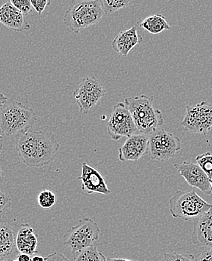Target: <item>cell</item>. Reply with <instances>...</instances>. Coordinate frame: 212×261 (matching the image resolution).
I'll list each match as a JSON object with an SVG mask.
<instances>
[{
    "instance_id": "cell-1",
    "label": "cell",
    "mask_w": 212,
    "mask_h": 261,
    "mask_svg": "<svg viewBox=\"0 0 212 261\" xmlns=\"http://www.w3.org/2000/svg\"><path fill=\"white\" fill-rule=\"evenodd\" d=\"M15 146L26 166L41 168L54 160L60 144L52 132L29 130L15 135Z\"/></svg>"
},
{
    "instance_id": "cell-2",
    "label": "cell",
    "mask_w": 212,
    "mask_h": 261,
    "mask_svg": "<svg viewBox=\"0 0 212 261\" xmlns=\"http://www.w3.org/2000/svg\"><path fill=\"white\" fill-rule=\"evenodd\" d=\"M154 97L145 94L127 97L125 105L129 110L137 130L141 134L151 135L164 123L163 114L153 106Z\"/></svg>"
},
{
    "instance_id": "cell-3",
    "label": "cell",
    "mask_w": 212,
    "mask_h": 261,
    "mask_svg": "<svg viewBox=\"0 0 212 261\" xmlns=\"http://www.w3.org/2000/svg\"><path fill=\"white\" fill-rule=\"evenodd\" d=\"M37 120L32 108L16 100L8 99L0 108V129L6 136L28 132Z\"/></svg>"
},
{
    "instance_id": "cell-4",
    "label": "cell",
    "mask_w": 212,
    "mask_h": 261,
    "mask_svg": "<svg viewBox=\"0 0 212 261\" xmlns=\"http://www.w3.org/2000/svg\"><path fill=\"white\" fill-rule=\"evenodd\" d=\"M100 0H76L69 6L63 18V23L75 34L97 24L104 17Z\"/></svg>"
},
{
    "instance_id": "cell-5",
    "label": "cell",
    "mask_w": 212,
    "mask_h": 261,
    "mask_svg": "<svg viewBox=\"0 0 212 261\" xmlns=\"http://www.w3.org/2000/svg\"><path fill=\"white\" fill-rule=\"evenodd\" d=\"M169 211L174 218L194 220L212 208V205L204 200L193 190L176 192L169 201Z\"/></svg>"
},
{
    "instance_id": "cell-6",
    "label": "cell",
    "mask_w": 212,
    "mask_h": 261,
    "mask_svg": "<svg viewBox=\"0 0 212 261\" xmlns=\"http://www.w3.org/2000/svg\"><path fill=\"white\" fill-rule=\"evenodd\" d=\"M100 233V227L97 222L92 218H85L66 232L63 237V243L70 247L73 255H75L78 251L92 246L99 240Z\"/></svg>"
},
{
    "instance_id": "cell-7",
    "label": "cell",
    "mask_w": 212,
    "mask_h": 261,
    "mask_svg": "<svg viewBox=\"0 0 212 261\" xmlns=\"http://www.w3.org/2000/svg\"><path fill=\"white\" fill-rule=\"evenodd\" d=\"M181 148L180 138L167 130L158 129L149 135V154L153 160L169 161Z\"/></svg>"
},
{
    "instance_id": "cell-8",
    "label": "cell",
    "mask_w": 212,
    "mask_h": 261,
    "mask_svg": "<svg viewBox=\"0 0 212 261\" xmlns=\"http://www.w3.org/2000/svg\"><path fill=\"white\" fill-rule=\"evenodd\" d=\"M186 115L180 125L195 134L206 135L212 128V103L207 101L186 105Z\"/></svg>"
},
{
    "instance_id": "cell-9",
    "label": "cell",
    "mask_w": 212,
    "mask_h": 261,
    "mask_svg": "<svg viewBox=\"0 0 212 261\" xmlns=\"http://www.w3.org/2000/svg\"><path fill=\"white\" fill-rule=\"evenodd\" d=\"M106 92L104 86L96 77L86 76L82 80L73 96L80 112L87 114L104 97Z\"/></svg>"
},
{
    "instance_id": "cell-10",
    "label": "cell",
    "mask_w": 212,
    "mask_h": 261,
    "mask_svg": "<svg viewBox=\"0 0 212 261\" xmlns=\"http://www.w3.org/2000/svg\"><path fill=\"white\" fill-rule=\"evenodd\" d=\"M107 130L110 138L114 141H119L122 137L128 138L138 130L125 103H118L114 107L107 123Z\"/></svg>"
},
{
    "instance_id": "cell-11",
    "label": "cell",
    "mask_w": 212,
    "mask_h": 261,
    "mask_svg": "<svg viewBox=\"0 0 212 261\" xmlns=\"http://www.w3.org/2000/svg\"><path fill=\"white\" fill-rule=\"evenodd\" d=\"M174 167L188 185L199 189L205 194H211V179L197 163L184 161L182 163H175Z\"/></svg>"
},
{
    "instance_id": "cell-12",
    "label": "cell",
    "mask_w": 212,
    "mask_h": 261,
    "mask_svg": "<svg viewBox=\"0 0 212 261\" xmlns=\"http://www.w3.org/2000/svg\"><path fill=\"white\" fill-rule=\"evenodd\" d=\"M149 153V135L135 134L127 138L119 149V160L122 162H138Z\"/></svg>"
},
{
    "instance_id": "cell-13",
    "label": "cell",
    "mask_w": 212,
    "mask_h": 261,
    "mask_svg": "<svg viewBox=\"0 0 212 261\" xmlns=\"http://www.w3.org/2000/svg\"><path fill=\"white\" fill-rule=\"evenodd\" d=\"M78 179L81 181L82 190L86 194L109 195L111 193L102 174L85 162L82 163L81 175Z\"/></svg>"
},
{
    "instance_id": "cell-14",
    "label": "cell",
    "mask_w": 212,
    "mask_h": 261,
    "mask_svg": "<svg viewBox=\"0 0 212 261\" xmlns=\"http://www.w3.org/2000/svg\"><path fill=\"white\" fill-rule=\"evenodd\" d=\"M191 239L199 248H212V208L193 220Z\"/></svg>"
},
{
    "instance_id": "cell-15",
    "label": "cell",
    "mask_w": 212,
    "mask_h": 261,
    "mask_svg": "<svg viewBox=\"0 0 212 261\" xmlns=\"http://www.w3.org/2000/svg\"><path fill=\"white\" fill-rule=\"evenodd\" d=\"M0 23L17 32L31 30L25 15L10 3H4L0 7Z\"/></svg>"
},
{
    "instance_id": "cell-16",
    "label": "cell",
    "mask_w": 212,
    "mask_h": 261,
    "mask_svg": "<svg viewBox=\"0 0 212 261\" xmlns=\"http://www.w3.org/2000/svg\"><path fill=\"white\" fill-rule=\"evenodd\" d=\"M17 250L22 254L32 256L37 253L38 239L34 229L30 225L20 224L15 233Z\"/></svg>"
},
{
    "instance_id": "cell-17",
    "label": "cell",
    "mask_w": 212,
    "mask_h": 261,
    "mask_svg": "<svg viewBox=\"0 0 212 261\" xmlns=\"http://www.w3.org/2000/svg\"><path fill=\"white\" fill-rule=\"evenodd\" d=\"M142 41L143 38L138 35L136 26H133L116 36L112 42V48L121 56H127Z\"/></svg>"
},
{
    "instance_id": "cell-18",
    "label": "cell",
    "mask_w": 212,
    "mask_h": 261,
    "mask_svg": "<svg viewBox=\"0 0 212 261\" xmlns=\"http://www.w3.org/2000/svg\"><path fill=\"white\" fill-rule=\"evenodd\" d=\"M17 251L15 230L10 225L0 223V259H5Z\"/></svg>"
},
{
    "instance_id": "cell-19",
    "label": "cell",
    "mask_w": 212,
    "mask_h": 261,
    "mask_svg": "<svg viewBox=\"0 0 212 261\" xmlns=\"http://www.w3.org/2000/svg\"><path fill=\"white\" fill-rule=\"evenodd\" d=\"M139 26L151 34H158L171 29L170 25L161 15H150L140 23Z\"/></svg>"
},
{
    "instance_id": "cell-20",
    "label": "cell",
    "mask_w": 212,
    "mask_h": 261,
    "mask_svg": "<svg viewBox=\"0 0 212 261\" xmlns=\"http://www.w3.org/2000/svg\"><path fill=\"white\" fill-rule=\"evenodd\" d=\"M73 257L75 261H107V257L93 245L78 251Z\"/></svg>"
},
{
    "instance_id": "cell-21",
    "label": "cell",
    "mask_w": 212,
    "mask_h": 261,
    "mask_svg": "<svg viewBox=\"0 0 212 261\" xmlns=\"http://www.w3.org/2000/svg\"><path fill=\"white\" fill-rule=\"evenodd\" d=\"M134 0H100L107 14H112L128 7Z\"/></svg>"
},
{
    "instance_id": "cell-22",
    "label": "cell",
    "mask_w": 212,
    "mask_h": 261,
    "mask_svg": "<svg viewBox=\"0 0 212 261\" xmlns=\"http://www.w3.org/2000/svg\"><path fill=\"white\" fill-rule=\"evenodd\" d=\"M37 202L42 209H50L56 203V196L49 190H42L37 197Z\"/></svg>"
},
{
    "instance_id": "cell-23",
    "label": "cell",
    "mask_w": 212,
    "mask_h": 261,
    "mask_svg": "<svg viewBox=\"0 0 212 261\" xmlns=\"http://www.w3.org/2000/svg\"><path fill=\"white\" fill-rule=\"evenodd\" d=\"M196 163L203 170L204 172L212 179V154L205 152L196 157Z\"/></svg>"
},
{
    "instance_id": "cell-24",
    "label": "cell",
    "mask_w": 212,
    "mask_h": 261,
    "mask_svg": "<svg viewBox=\"0 0 212 261\" xmlns=\"http://www.w3.org/2000/svg\"><path fill=\"white\" fill-rule=\"evenodd\" d=\"M9 3L20 10L25 16L32 12L33 8L31 0H9Z\"/></svg>"
},
{
    "instance_id": "cell-25",
    "label": "cell",
    "mask_w": 212,
    "mask_h": 261,
    "mask_svg": "<svg viewBox=\"0 0 212 261\" xmlns=\"http://www.w3.org/2000/svg\"><path fill=\"white\" fill-rule=\"evenodd\" d=\"M161 261H196L193 256H185L177 252L165 253Z\"/></svg>"
},
{
    "instance_id": "cell-26",
    "label": "cell",
    "mask_w": 212,
    "mask_h": 261,
    "mask_svg": "<svg viewBox=\"0 0 212 261\" xmlns=\"http://www.w3.org/2000/svg\"><path fill=\"white\" fill-rule=\"evenodd\" d=\"M12 200L9 194L0 189V216L2 214L12 207Z\"/></svg>"
},
{
    "instance_id": "cell-27",
    "label": "cell",
    "mask_w": 212,
    "mask_h": 261,
    "mask_svg": "<svg viewBox=\"0 0 212 261\" xmlns=\"http://www.w3.org/2000/svg\"><path fill=\"white\" fill-rule=\"evenodd\" d=\"M31 3L34 10L41 15L43 13L45 8L49 6L51 0H31Z\"/></svg>"
},
{
    "instance_id": "cell-28",
    "label": "cell",
    "mask_w": 212,
    "mask_h": 261,
    "mask_svg": "<svg viewBox=\"0 0 212 261\" xmlns=\"http://www.w3.org/2000/svg\"><path fill=\"white\" fill-rule=\"evenodd\" d=\"M45 261H70L64 254L59 252H54L45 257Z\"/></svg>"
},
{
    "instance_id": "cell-29",
    "label": "cell",
    "mask_w": 212,
    "mask_h": 261,
    "mask_svg": "<svg viewBox=\"0 0 212 261\" xmlns=\"http://www.w3.org/2000/svg\"><path fill=\"white\" fill-rule=\"evenodd\" d=\"M196 261H212V248L202 251Z\"/></svg>"
},
{
    "instance_id": "cell-30",
    "label": "cell",
    "mask_w": 212,
    "mask_h": 261,
    "mask_svg": "<svg viewBox=\"0 0 212 261\" xmlns=\"http://www.w3.org/2000/svg\"><path fill=\"white\" fill-rule=\"evenodd\" d=\"M17 260H18V261H31V256L28 255V254L20 253V254L17 257Z\"/></svg>"
},
{
    "instance_id": "cell-31",
    "label": "cell",
    "mask_w": 212,
    "mask_h": 261,
    "mask_svg": "<svg viewBox=\"0 0 212 261\" xmlns=\"http://www.w3.org/2000/svg\"><path fill=\"white\" fill-rule=\"evenodd\" d=\"M107 261H138V260H131V259L114 258V257H108V258H107Z\"/></svg>"
},
{
    "instance_id": "cell-32",
    "label": "cell",
    "mask_w": 212,
    "mask_h": 261,
    "mask_svg": "<svg viewBox=\"0 0 212 261\" xmlns=\"http://www.w3.org/2000/svg\"><path fill=\"white\" fill-rule=\"evenodd\" d=\"M8 97H6L4 94L0 93V108L4 105L5 102L8 100Z\"/></svg>"
},
{
    "instance_id": "cell-33",
    "label": "cell",
    "mask_w": 212,
    "mask_h": 261,
    "mask_svg": "<svg viewBox=\"0 0 212 261\" xmlns=\"http://www.w3.org/2000/svg\"><path fill=\"white\" fill-rule=\"evenodd\" d=\"M31 261H45V258L40 257V256H34V257H31Z\"/></svg>"
},
{
    "instance_id": "cell-34",
    "label": "cell",
    "mask_w": 212,
    "mask_h": 261,
    "mask_svg": "<svg viewBox=\"0 0 212 261\" xmlns=\"http://www.w3.org/2000/svg\"><path fill=\"white\" fill-rule=\"evenodd\" d=\"M5 179V174L3 173V170H2L1 167H0V185L3 183Z\"/></svg>"
},
{
    "instance_id": "cell-35",
    "label": "cell",
    "mask_w": 212,
    "mask_h": 261,
    "mask_svg": "<svg viewBox=\"0 0 212 261\" xmlns=\"http://www.w3.org/2000/svg\"><path fill=\"white\" fill-rule=\"evenodd\" d=\"M3 135H0V153L2 152V150H3Z\"/></svg>"
},
{
    "instance_id": "cell-36",
    "label": "cell",
    "mask_w": 212,
    "mask_h": 261,
    "mask_svg": "<svg viewBox=\"0 0 212 261\" xmlns=\"http://www.w3.org/2000/svg\"><path fill=\"white\" fill-rule=\"evenodd\" d=\"M0 261H10V260H6V259L5 258V259H0Z\"/></svg>"
},
{
    "instance_id": "cell-37",
    "label": "cell",
    "mask_w": 212,
    "mask_h": 261,
    "mask_svg": "<svg viewBox=\"0 0 212 261\" xmlns=\"http://www.w3.org/2000/svg\"><path fill=\"white\" fill-rule=\"evenodd\" d=\"M211 194H212V179L211 180Z\"/></svg>"
},
{
    "instance_id": "cell-38",
    "label": "cell",
    "mask_w": 212,
    "mask_h": 261,
    "mask_svg": "<svg viewBox=\"0 0 212 261\" xmlns=\"http://www.w3.org/2000/svg\"><path fill=\"white\" fill-rule=\"evenodd\" d=\"M13 261H18V260H13Z\"/></svg>"
}]
</instances>
